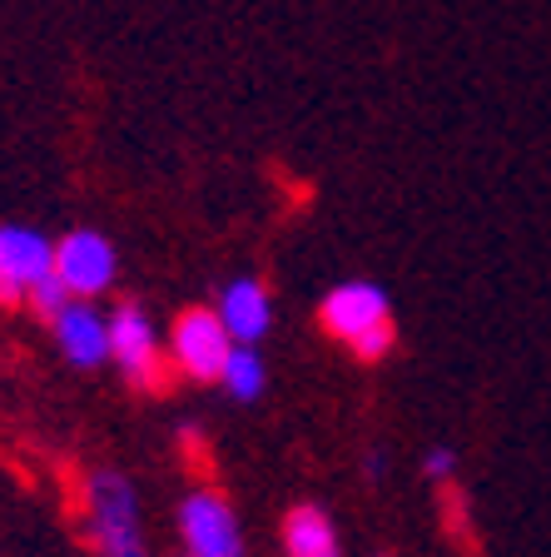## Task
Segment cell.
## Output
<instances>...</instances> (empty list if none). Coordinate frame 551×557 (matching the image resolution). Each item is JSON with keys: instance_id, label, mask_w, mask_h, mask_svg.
<instances>
[{"instance_id": "ba28073f", "label": "cell", "mask_w": 551, "mask_h": 557, "mask_svg": "<svg viewBox=\"0 0 551 557\" xmlns=\"http://www.w3.org/2000/svg\"><path fill=\"white\" fill-rule=\"evenodd\" d=\"M50 338L70 369H104L110 363V313L90 299H70L50 319Z\"/></svg>"}, {"instance_id": "9c48e42d", "label": "cell", "mask_w": 551, "mask_h": 557, "mask_svg": "<svg viewBox=\"0 0 551 557\" xmlns=\"http://www.w3.org/2000/svg\"><path fill=\"white\" fill-rule=\"evenodd\" d=\"M214 313L224 319V329H229L234 344L259 348V338H268V329H274V294H268L264 278L239 274L218 289Z\"/></svg>"}, {"instance_id": "8992f818", "label": "cell", "mask_w": 551, "mask_h": 557, "mask_svg": "<svg viewBox=\"0 0 551 557\" xmlns=\"http://www.w3.org/2000/svg\"><path fill=\"white\" fill-rule=\"evenodd\" d=\"M55 278L70 289V299H104L120 284V249L110 234L75 224L55 239Z\"/></svg>"}, {"instance_id": "5bb4252c", "label": "cell", "mask_w": 551, "mask_h": 557, "mask_svg": "<svg viewBox=\"0 0 551 557\" xmlns=\"http://www.w3.org/2000/svg\"><path fill=\"white\" fill-rule=\"evenodd\" d=\"M363 468H367V478L378 483V478H383V453H367V458H363Z\"/></svg>"}, {"instance_id": "7c38bea8", "label": "cell", "mask_w": 551, "mask_h": 557, "mask_svg": "<svg viewBox=\"0 0 551 557\" xmlns=\"http://www.w3.org/2000/svg\"><path fill=\"white\" fill-rule=\"evenodd\" d=\"M65 304H70V289L55 278V269H50V274L40 278V284H35L30 294H25V309H30L35 319H40V324H50V319H55V313L65 309Z\"/></svg>"}, {"instance_id": "4fadbf2b", "label": "cell", "mask_w": 551, "mask_h": 557, "mask_svg": "<svg viewBox=\"0 0 551 557\" xmlns=\"http://www.w3.org/2000/svg\"><path fill=\"white\" fill-rule=\"evenodd\" d=\"M423 478H433L437 487L458 483V448H448V443L427 448V453H423Z\"/></svg>"}, {"instance_id": "52a82bcc", "label": "cell", "mask_w": 551, "mask_h": 557, "mask_svg": "<svg viewBox=\"0 0 551 557\" xmlns=\"http://www.w3.org/2000/svg\"><path fill=\"white\" fill-rule=\"evenodd\" d=\"M55 269V239L35 224H0V309H25V294Z\"/></svg>"}, {"instance_id": "7a4b0ae2", "label": "cell", "mask_w": 551, "mask_h": 557, "mask_svg": "<svg viewBox=\"0 0 551 557\" xmlns=\"http://www.w3.org/2000/svg\"><path fill=\"white\" fill-rule=\"evenodd\" d=\"M318 329L353 354L358 363H378L398 348V313L373 278H343L318 299Z\"/></svg>"}, {"instance_id": "8fae6325", "label": "cell", "mask_w": 551, "mask_h": 557, "mask_svg": "<svg viewBox=\"0 0 551 557\" xmlns=\"http://www.w3.org/2000/svg\"><path fill=\"white\" fill-rule=\"evenodd\" d=\"M218 383H224V394L239 398V404H259V398H264V388H268L264 354H259V348H249V344H239L229 354V363H224V373H218Z\"/></svg>"}, {"instance_id": "5b68a950", "label": "cell", "mask_w": 551, "mask_h": 557, "mask_svg": "<svg viewBox=\"0 0 551 557\" xmlns=\"http://www.w3.org/2000/svg\"><path fill=\"white\" fill-rule=\"evenodd\" d=\"M179 553L189 557H249V537L234 503L218 487H189L179 503Z\"/></svg>"}, {"instance_id": "2e32d148", "label": "cell", "mask_w": 551, "mask_h": 557, "mask_svg": "<svg viewBox=\"0 0 551 557\" xmlns=\"http://www.w3.org/2000/svg\"><path fill=\"white\" fill-rule=\"evenodd\" d=\"M179 557H189V553H179Z\"/></svg>"}, {"instance_id": "277c9868", "label": "cell", "mask_w": 551, "mask_h": 557, "mask_svg": "<svg viewBox=\"0 0 551 557\" xmlns=\"http://www.w3.org/2000/svg\"><path fill=\"white\" fill-rule=\"evenodd\" d=\"M234 338L224 329V319L214 313V304H195V309H179L170 324V338H164V354H170V369L174 379H189V383H218L224 363L234 354Z\"/></svg>"}, {"instance_id": "6da1fadb", "label": "cell", "mask_w": 551, "mask_h": 557, "mask_svg": "<svg viewBox=\"0 0 551 557\" xmlns=\"http://www.w3.org/2000/svg\"><path fill=\"white\" fill-rule=\"evenodd\" d=\"M75 512H80V533L95 557H150L145 537V508L139 493L120 468H90L75 483Z\"/></svg>"}, {"instance_id": "30bf717a", "label": "cell", "mask_w": 551, "mask_h": 557, "mask_svg": "<svg viewBox=\"0 0 551 557\" xmlns=\"http://www.w3.org/2000/svg\"><path fill=\"white\" fill-rule=\"evenodd\" d=\"M278 537H284V557H343V537L318 503H293Z\"/></svg>"}, {"instance_id": "3957f363", "label": "cell", "mask_w": 551, "mask_h": 557, "mask_svg": "<svg viewBox=\"0 0 551 557\" xmlns=\"http://www.w3.org/2000/svg\"><path fill=\"white\" fill-rule=\"evenodd\" d=\"M110 363L120 369V379L139 394H170L174 369H170V354L160 344V329L154 319L145 313V304L125 299L110 309Z\"/></svg>"}, {"instance_id": "9a60e30c", "label": "cell", "mask_w": 551, "mask_h": 557, "mask_svg": "<svg viewBox=\"0 0 551 557\" xmlns=\"http://www.w3.org/2000/svg\"><path fill=\"white\" fill-rule=\"evenodd\" d=\"M378 557H392V553H378Z\"/></svg>"}]
</instances>
